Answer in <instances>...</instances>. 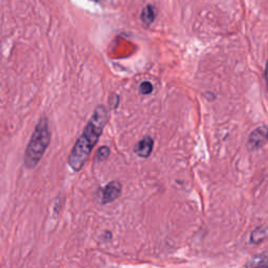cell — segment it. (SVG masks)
<instances>
[{
	"instance_id": "cell-1",
	"label": "cell",
	"mask_w": 268,
	"mask_h": 268,
	"mask_svg": "<svg viewBox=\"0 0 268 268\" xmlns=\"http://www.w3.org/2000/svg\"><path fill=\"white\" fill-rule=\"evenodd\" d=\"M108 118L107 109L105 106L98 105L68 156V165L74 171H81L87 163L91 151L97 144L105 126L108 123Z\"/></svg>"
},
{
	"instance_id": "cell-2",
	"label": "cell",
	"mask_w": 268,
	"mask_h": 268,
	"mask_svg": "<svg viewBox=\"0 0 268 268\" xmlns=\"http://www.w3.org/2000/svg\"><path fill=\"white\" fill-rule=\"evenodd\" d=\"M49 143H51V132L48 129L47 119L46 117H41L25 150L24 164L27 168L33 169L39 164Z\"/></svg>"
},
{
	"instance_id": "cell-3",
	"label": "cell",
	"mask_w": 268,
	"mask_h": 268,
	"mask_svg": "<svg viewBox=\"0 0 268 268\" xmlns=\"http://www.w3.org/2000/svg\"><path fill=\"white\" fill-rule=\"evenodd\" d=\"M122 193V185L116 180L109 182L100 190V199L103 204H107L116 200Z\"/></svg>"
},
{
	"instance_id": "cell-4",
	"label": "cell",
	"mask_w": 268,
	"mask_h": 268,
	"mask_svg": "<svg viewBox=\"0 0 268 268\" xmlns=\"http://www.w3.org/2000/svg\"><path fill=\"white\" fill-rule=\"evenodd\" d=\"M267 143V127L261 126L253 130L248 139V148L250 151H257Z\"/></svg>"
},
{
	"instance_id": "cell-5",
	"label": "cell",
	"mask_w": 268,
	"mask_h": 268,
	"mask_svg": "<svg viewBox=\"0 0 268 268\" xmlns=\"http://www.w3.org/2000/svg\"><path fill=\"white\" fill-rule=\"evenodd\" d=\"M153 138L150 136H145L143 139H140L139 142L134 147V152L139 157L142 158H148L151 155L153 150Z\"/></svg>"
},
{
	"instance_id": "cell-6",
	"label": "cell",
	"mask_w": 268,
	"mask_h": 268,
	"mask_svg": "<svg viewBox=\"0 0 268 268\" xmlns=\"http://www.w3.org/2000/svg\"><path fill=\"white\" fill-rule=\"evenodd\" d=\"M142 21L146 25H151L156 17V10L152 5H147L142 12Z\"/></svg>"
},
{
	"instance_id": "cell-7",
	"label": "cell",
	"mask_w": 268,
	"mask_h": 268,
	"mask_svg": "<svg viewBox=\"0 0 268 268\" xmlns=\"http://www.w3.org/2000/svg\"><path fill=\"white\" fill-rule=\"evenodd\" d=\"M267 236V229L266 227H260L257 228L255 230L251 232L250 235V242L258 244L263 241V240L266 239Z\"/></svg>"
},
{
	"instance_id": "cell-8",
	"label": "cell",
	"mask_w": 268,
	"mask_h": 268,
	"mask_svg": "<svg viewBox=\"0 0 268 268\" xmlns=\"http://www.w3.org/2000/svg\"><path fill=\"white\" fill-rule=\"evenodd\" d=\"M267 265V258L265 255H261L253 257L249 261V263L246 264V266H251V267H256V266H266Z\"/></svg>"
},
{
	"instance_id": "cell-9",
	"label": "cell",
	"mask_w": 268,
	"mask_h": 268,
	"mask_svg": "<svg viewBox=\"0 0 268 268\" xmlns=\"http://www.w3.org/2000/svg\"><path fill=\"white\" fill-rule=\"evenodd\" d=\"M110 155V149L107 146H103L101 147L98 151L96 152V158L97 161H104L108 158V156Z\"/></svg>"
},
{
	"instance_id": "cell-10",
	"label": "cell",
	"mask_w": 268,
	"mask_h": 268,
	"mask_svg": "<svg viewBox=\"0 0 268 268\" xmlns=\"http://www.w3.org/2000/svg\"><path fill=\"white\" fill-rule=\"evenodd\" d=\"M152 90H153L152 83L148 82V81L143 82L139 85V91H140V94H143V95H150L152 93Z\"/></svg>"
},
{
	"instance_id": "cell-11",
	"label": "cell",
	"mask_w": 268,
	"mask_h": 268,
	"mask_svg": "<svg viewBox=\"0 0 268 268\" xmlns=\"http://www.w3.org/2000/svg\"><path fill=\"white\" fill-rule=\"evenodd\" d=\"M93 1H96V2H97V1H100V0H93Z\"/></svg>"
}]
</instances>
